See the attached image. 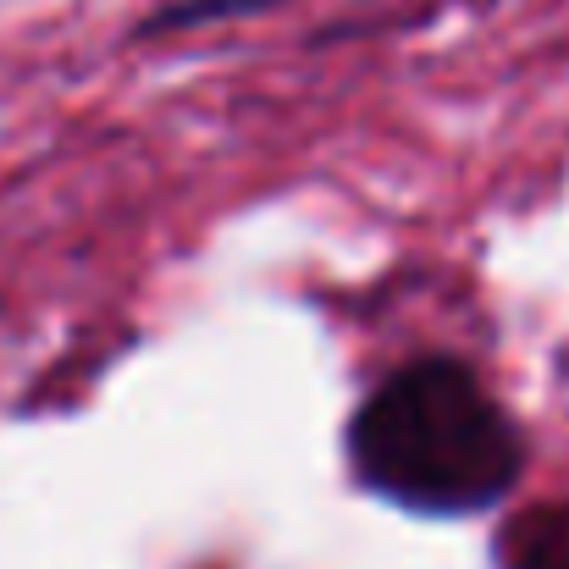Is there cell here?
Segmentation results:
<instances>
[{"label":"cell","mask_w":569,"mask_h":569,"mask_svg":"<svg viewBox=\"0 0 569 569\" xmlns=\"http://www.w3.org/2000/svg\"><path fill=\"white\" fill-rule=\"evenodd\" d=\"M355 476L415 515L492 509L526 470L509 409L459 360H415L360 403L349 431Z\"/></svg>","instance_id":"1"},{"label":"cell","mask_w":569,"mask_h":569,"mask_svg":"<svg viewBox=\"0 0 569 569\" xmlns=\"http://www.w3.org/2000/svg\"><path fill=\"white\" fill-rule=\"evenodd\" d=\"M503 569H569V503H548L509 531Z\"/></svg>","instance_id":"2"},{"label":"cell","mask_w":569,"mask_h":569,"mask_svg":"<svg viewBox=\"0 0 569 569\" xmlns=\"http://www.w3.org/2000/svg\"><path fill=\"white\" fill-rule=\"evenodd\" d=\"M271 0H178L167 6L161 17L144 22V33H167V28H199V22H216V17H238V11H260Z\"/></svg>","instance_id":"3"}]
</instances>
